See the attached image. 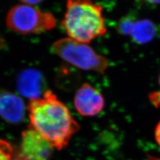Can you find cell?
<instances>
[{
  "label": "cell",
  "mask_w": 160,
  "mask_h": 160,
  "mask_svg": "<svg viewBox=\"0 0 160 160\" xmlns=\"http://www.w3.org/2000/svg\"><path fill=\"white\" fill-rule=\"evenodd\" d=\"M28 110L30 128L57 149L66 148L80 128L68 107L50 90L30 101Z\"/></svg>",
  "instance_id": "cell-1"
},
{
  "label": "cell",
  "mask_w": 160,
  "mask_h": 160,
  "mask_svg": "<svg viewBox=\"0 0 160 160\" xmlns=\"http://www.w3.org/2000/svg\"><path fill=\"white\" fill-rule=\"evenodd\" d=\"M62 26L69 38L86 44L107 33L103 8L91 1H68Z\"/></svg>",
  "instance_id": "cell-2"
},
{
  "label": "cell",
  "mask_w": 160,
  "mask_h": 160,
  "mask_svg": "<svg viewBox=\"0 0 160 160\" xmlns=\"http://www.w3.org/2000/svg\"><path fill=\"white\" fill-rule=\"evenodd\" d=\"M52 49L59 58L83 70L105 74L109 67L108 59L92 47L69 38L58 40Z\"/></svg>",
  "instance_id": "cell-3"
},
{
  "label": "cell",
  "mask_w": 160,
  "mask_h": 160,
  "mask_svg": "<svg viewBox=\"0 0 160 160\" xmlns=\"http://www.w3.org/2000/svg\"><path fill=\"white\" fill-rule=\"evenodd\" d=\"M56 25V19L52 13L22 3L10 9L6 18L7 27L21 34L40 33L53 29Z\"/></svg>",
  "instance_id": "cell-4"
},
{
  "label": "cell",
  "mask_w": 160,
  "mask_h": 160,
  "mask_svg": "<svg viewBox=\"0 0 160 160\" xmlns=\"http://www.w3.org/2000/svg\"><path fill=\"white\" fill-rule=\"evenodd\" d=\"M73 103L80 115L92 117L102 112L105 106V100L98 89L88 83H84L75 94Z\"/></svg>",
  "instance_id": "cell-5"
},
{
  "label": "cell",
  "mask_w": 160,
  "mask_h": 160,
  "mask_svg": "<svg viewBox=\"0 0 160 160\" xmlns=\"http://www.w3.org/2000/svg\"><path fill=\"white\" fill-rule=\"evenodd\" d=\"M53 147L41 135L32 128L22 133L21 152L25 160H48Z\"/></svg>",
  "instance_id": "cell-6"
},
{
  "label": "cell",
  "mask_w": 160,
  "mask_h": 160,
  "mask_svg": "<svg viewBox=\"0 0 160 160\" xmlns=\"http://www.w3.org/2000/svg\"><path fill=\"white\" fill-rule=\"evenodd\" d=\"M17 89L21 96L30 101L41 98L47 90L43 74L38 70L27 69L19 74Z\"/></svg>",
  "instance_id": "cell-7"
},
{
  "label": "cell",
  "mask_w": 160,
  "mask_h": 160,
  "mask_svg": "<svg viewBox=\"0 0 160 160\" xmlns=\"http://www.w3.org/2000/svg\"><path fill=\"white\" fill-rule=\"evenodd\" d=\"M26 112V106L22 98L13 93L0 94V116L12 123L22 122Z\"/></svg>",
  "instance_id": "cell-8"
},
{
  "label": "cell",
  "mask_w": 160,
  "mask_h": 160,
  "mask_svg": "<svg viewBox=\"0 0 160 160\" xmlns=\"http://www.w3.org/2000/svg\"><path fill=\"white\" fill-rule=\"evenodd\" d=\"M156 33L154 24L148 20H142L133 22L130 35L135 42L138 43H147L153 38Z\"/></svg>",
  "instance_id": "cell-9"
},
{
  "label": "cell",
  "mask_w": 160,
  "mask_h": 160,
  "mask_svg": "<svg viewBox=\"0 0 160 160\" xmlns=\"http://www.w3.org/2000/svg\"><path fill=\"white\" fill-rule=\"evenodd\" d=\"M13 149L8 142L0 139V160L12 159Z\"/></svg>",
  "instance_id": "cell-10"
},
{
  "label": "cell",
  "mask_w": 160,
  "mask_h": 160,
  "mask_svg": "<svg viewBox=\"0 0 160 160\" xmlns=\"http://www.w3.org/2000/svg\"><path fill=\"white\" fill-rule=\"evenodd\" d=\"M133 22L129 19H123L122 22H120L118 25V29L120 33L124 35H128L130 33Z\"/></svg>",
  "instance_id": "cell-11"
},
{
  "label": "cell",
  "mask_w": 160,
  "mask_h": 160,
  "mask_svg": "<svg viewBox=\"0 0 160 160\" xmlns=\"http://www.w3.org/2000/svg\"><path fill=\"white\" fill-rule=\"evenodd\" d=\"M150 99L156 106L160 105V92H155L150 96Z\"/></svg>",
  "instance_id": "cell-12"
},
{
  "label": "cell",
  "mask_w": 160,
  "mask_h": 160,
  "mask_svg": "<svg viewBox=\"0 0 160 160\" xmlns=\"http://www.w3.org/2000/svg\"><path fill=\"white\" fill-rule=\"evenodd\" d=\"M155 138H156L157 143L160 146V122L157 125L156 130H155Z\"/></svg>",
  "instance_id": "cell-13"
},
{
  "label": "cell",
  "mask_w": 160,
  "mask_h": 160,
  "mask_svg": "<svg viewBox=\"0 0 160 160\" xmlns=\"http://www.w3.org/2000/svg\"><path fill=\"white\" fill-rule=\"evenodd\" d=\"M41 2H42V1H39V0H38V1H22V2H21V3H22L27 4V5H29V6H36V5L39 4Z\"/></svg>",
  "instance_id": "cell-14"
},
{
  "label": "cell",
  "mask_w": 160,
  "mask_h": 160,
  "mask_svg": "<svg viewBox=\"0 0 160 160\" xmlns=\"http://www.w3.org/2000/svg\"><path fill=\"white\" fill-rule=\"evenodd\" d=\"M149 160H160V158H155V157H152V156H149Z\"/></svg>",
  "instance_id": "cell-15"
},
{
  "label": "cell",
  "mask_w": 160,
  "mask_h": 160,
  "mask_svg": "<svg viewBox=\"0 0 160 160\" xmlns=\"http://www.w3.org/2000/svg\"><path fill=\"white\" fill-rule=\"evenodd\" d=\"M10 160H25V159H22V158H15V159H10Z\"/></svg>",
  "instance_id": "cell-16"
},
{
  "label": "cell",
  "mask_w": 160,
  "mask_h": 160,
  "mask_svg": "<svg viewBox=\"0 0 160 160\" xmlns=\"http://www.w3.org/2000/svg\"><path fill=\"white\" fill-rule=\"evenodd\" d=\"M159 85H160V75H159Z\"/></svg>",
  "instance_id": "cell-17"
}]
</instances>
